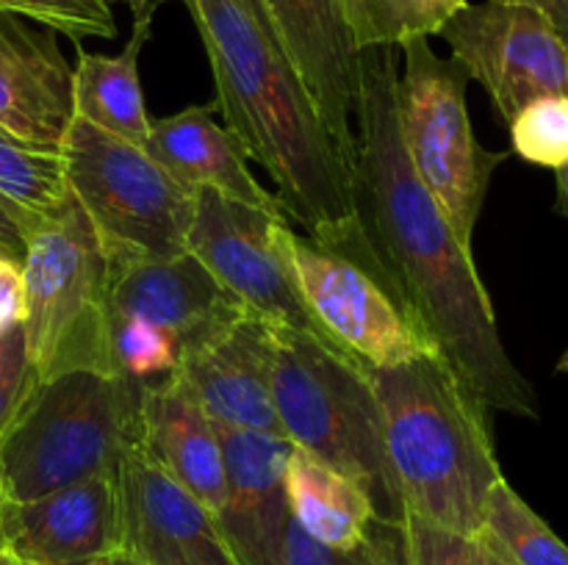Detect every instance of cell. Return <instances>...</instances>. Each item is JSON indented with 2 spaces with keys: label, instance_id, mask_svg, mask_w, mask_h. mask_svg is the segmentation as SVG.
<instances>
[{
  "label": "cell",
  "instance_id": "cell-1",
  "mask_svg": "<svg viewBox=\"0 0 568 565\" xmlns=\"http://www.w3.org/2000/svg\"><path fill=\"white\" fill-rule=\"evenodd\" d=\"M397 75L394 48L361 55L353 177L366 236L419 330L486 408L538 419V397L505 349L471 247L460 242L405 155Z\"/></svg>",
  "mask_w": 568,
  "mask_h": 565
},
{
  "label": "cell",
  "instance_id": "cell-2",
  "mask_svg": "<svg viewBox=\"0 0 568 565\" xmlns=\"http://www.w3.org/2000/svg\"><path fill=\"white\" fill-rule=\"evenodd\" d=\"M203 39L222 125L275 183L286 219L349 258L375 255L349 161L327 133L261 0H183Z\"/></svg>",
  "mask_w": 568,
  "mask_h": 565
},
{
  "label": "cell",
  "instance_id": "cell-3",
  "mask_svg": "<svg viewBox=\"0 0 568 565\" xmlns=\"http://www.w3.org/2000/svg\"><path fill=\"white\" fill-rule=\"evenodd\" d=\"M369 380L405 513L480 535L486 502L503 480L486 402L438 352L369 369Z\"/></svg>",
  "mask_w": 568,
  "mask_h": 565
},
{
  "label": "cell",
  "instance_id": "cell-4",
  "mask_svg": "<svg viewBox=\"0 0 568 565\" xmlns=\"http://www.w3.org/2000/svg\"><path fill=\"white\" fill-rule=\"evenodd\" d=\"M272 402L281 432L358 482L381 518H405L369 366L308 332L272 327Z\"/></svg>",
  "mask_w": 568,
  "mask_h": 565
},
{
  "label": "cell",
  "instance_id": "cell-5",
  "mask_svg": "<svg viewBox=\"0 0 568 565\" xmlns=\"http://www.w3.org/2000/svg\"><path fill=\"white\" fill-rule=\"evenodd\" d=\"M148 382L75 369L37 382L0 441L9 502L116 474L139 446V410Z\"/></svg>",
  "mask_w": 568,
  "mask_h": 565
},
{
  "label": "cell",
  "instance_id": "cell-6",
  "mask_svg": "<svg viewBox=\"0 0 568 565\" xmlns=\"http://www.w3.org/2000/svg\"><path fill=\"white\" fill-rule=\"evenodd\" d=\"M22 286L33 386L75 369L109 371V260L70 188L28 233Z\"/></svg>",
  "mask_w": 568,
  "mask_h": 565
},
{
  "label": "cell",
  "instance_id": "cell-7",
  "mask_svg": "<svg viewBox=\"0 0 568 565\" xmlns=\"http://www.w3.org/2000/svg\"><path fill=\"white\" fill-rule=\"evenodd\" d=\"M64 183L92 222L105 260L186 255L197 192L139 144L75 116L61 144Z\"/></svg>",
  "mask_w": 568,
  "mask_h": 565
},
{
  "label": "cell",
  "instance_id": "cell-8",
  "mask_svg": "<svg viewBox=\"0 0 568 565\" xmlns=\"http://www.w3.org/2000/svg\"><path fill=\"white\" fill-rule=\"evenodd\" d=\"M399 50L397 116L405 155L460 242L471 247L491 177L508 153L477 142L466 109L469 75L458 61L442 59L427 39H410Z\"/></svg>",
  "mask_w": 568,
  "mask_h": 565
},
{
  "label": "cell",
  "instance_id": "cell-9",
  "mask_svg": "<svg viewBox=\"0 0 568 565\" xmlns=\"http://www.w3.org/2000/svg\"><path fill=\"white\" fill-rule=\"evenodd\" d=\"M281 247L300 297L322 330L369 369L438 352L416 325L381 258L358 260L281 227ZM442 355V352H438Z\"/></svg>",
  "mask_w": 568,
  "mask_h": 565
},
{
  "label": "cell",
  "instance_id": "cell-10",
  "mask_svg": "<svg viewBox=\"0 0 568 565\" xmlns=\"http://www.w3.org/2000/svg\"><path fill=\"white\" fill-rule=\"evenodd\" d=\"M286 222L283 214L236 203L214 188H200L186 249L250 314L336 343L322 330L294 286L281 247V227Z\"/></svg>",
  "mask_w": 568,
  "mask_h": 565
},
{
  "label": "cell",
  "instance_id": "cell-11",
  "mask_svg": "<svg viewBox=\"0 0 568 565\" xmlns=\"http://www.w3.org/2000/svg\"><path fill=\"white\" fill-rule=\"evenodd\" d=\"M438 37L469 81L486 89L505 122L532 100L568 94V50L547 14L532 3H469Z\"/></svg>",
  "mask_w": 568,
  "mask_h": 565
},
{
  "label": "cell",
  "instance_id": "cell-12",
  "mask_svg": "<svg viewBox=\"0 0 568 565\" xmlns=\"http://www.w3.org/2000/svg\"><path fill=\"white\" fill-rule=\"evenodd\" d=\"M120 552L148 565H239L220 518L139 446L116 465Z\"/></svg>",
  "mask_w": 568,
  "mask_h": 565
},
{
  "label": "cell",
  "instance_id": "cell-13",
  "mask_svg": "<svg viewBox=\"0 0 568 565\" xmlns=\"http://www.w3.org/2000/svg\"><path fill=\"white\" fill-rule=\"evenodd\" d=\"M120 552L116 474L75 482L0 513V565H94Z\"/></svg>",
  "mask_w": 568,
  "mask_h": 565
},
{
  "label": "cell",
  "instance_id": "cell-14",
  "mask_svg": "<svg viewBox=\"0 0 568 565\" xmlns=\"http://www.w3.org/2000/svg\"><path fill=\"white\" fill-rule=\"evenodd\" d=\"M272 327L242 308L183 347L178 374L216 424L281 432L272 402Z\"/></svg>",
  "mask_w": 568,
  "mask_h": 565
},
{
  "label": "cell",
  "instance_id": "cell-15",
  "mask_svg": "<svg viewBox=\"0 0 568 565\" xmlns=\"http://www.w3.org/2000/svg\"><path fill=\"white\" fill-rule=\"evenodd\" d=\"M297 66L338 153L355 166L361 55L344 28L338 0H261Z\"/></svg>",
  "mask_w": 568,
  "mask_h": 565
},
{
  "label": "cell",
  "instance_id": "cell-16",
  "mask_svg": "<svg viewBox=\"0 0 568 565\" xmlns=\"http://www.w3.org/2000/svg\"><path fill=\"white\" fill-rule=\"evenodd\" d=\"M220 427L225 504L216 513L239 565H275L292 521L286 469L294 443L283 432Z\"/></svg>",
  "mask_w": 568,
  "mask_h": 565
},
{
  "label": "cell",
  "instance_id": "cell-17",
  "mask_svg": "<svg viewBox=\"0 0 568 565\" xmlns=\"http://www.w3.org/2000/svg\"><path fill=\"white\" fill-rule=\"evenodd\" d=\"M75 120V66L55 31L0 14V127L39 150L59 153Z\"/></svg>",
  "mask_w": 568,
  "mask_h": 565
},
{
  "label": "cell",
  "instance_id": "cell-18",
  "mask_svg": "<svg viewBox=\"0 0 568 565\" xmlns=\"http://www.w3.org/2000/svg\"><path fill=\"white\" fill-rule=\"evenodd\" d=\"M244 305L194 255L109 260V319H136L186 347Z\"/></svg>",
  "mask_w": 568,
  "mask_h": 565
},
{
  "label": "cell",
  "instance_id": "cell-19",
  "mask_svg": "<svg viewBox=\"0 0 568 565\" xmlns=\"http://www.w3.org/2000/svg\"><path fill=\"white\" fill-rule=\"evenodd\" d=\"M139 449L205 507L220 513L225 504L220 427L178 371L144 386Z\"/></svg>",
  "mask_w": 568,
  "mask_h": 565
},
{
  "label": "cell",
  "instance_id": "cell-20",
  "mask_svg": "<svg viewBox=\"0 0 568 565\" xmlns=\"http://www.w3.org/2000/svg\"><path fill=\"white\" fill-rule=\"evenodd\" d=\"M144 150L189 192L214 188L236 203L283 214L281 199L255 181L242 144L214 120L211 105H189L172 116H150Z\"/></svg>",
  "mask_w": 568,
  "mask_h": 565
},
{
  "label": "cell",
  "instance_id": "cell-21",
  "mask_svg": "<svg viewBox=\"0 0 568 565\" xmlns=\"http://www.w3.org/2000/svg\"><path fill=\"white\" fill-rule=\"evenodd\" d=\"M164 0H128L131 39L116 55L89 53L75 42V116L125 142L148 147L150 114L144 109L139 55L153 33V17Z\"/></svg>",
  "mask_w": 568,
  "mask_h": 565
},
{
  "label": "cell",
  "instance_id": "cell-22",
  "mask_svg": "<svg viewBox=\"0 0 568 565\" xmlns=\"http://www.w3.org/2000/svg\"><path fill=\"white\" fill-rule=\"evenodd\" d=\"M292 521L314 541L333 548L364 546L375 507L364 487L333 465L294 446L286 469Z\"/></svg>",
  "mask_w": 568,
  "mask_h": 565
},
{
  "label": "cell",
  "instance_id": "cell-23",
  "mask_svg": "<svg viewBox=\"0 0 568 565\" xmlns=\"http://www.w3.org/2000/svg\"><path fill=\"white\" fill-rule=\"evenodd\" d=\"M466 6L469 0H338L344 28L358 53L438 37Z\"/></svg>",
  "mask_w": 568,
  "mask_h": 565
},
{
  "label": "cell",
  "instance_id": "cell-24",
  "mask_svg": "<svg viewBox=\"0 0 568 565\" xmlns=\"http://www.w3.org/2000/svg\"><path fill=\"white\" fill-rule=\"evenodd\" d=\"M477 537L510 565H568L566 543L505 476L488 496Z\"/></svg>",
  "mask_w": 568,
  "mask_h": 565
},
{
  "label": "cell",
  "instance_id": "cell-25",
  "mask_svg": "<svg viewBox=\"0 0 568 565\" xmlns=\"http://www.w3.org/2000/svg\"><path fill=\"white\" fill-rule=\"evenodd\" d=\"M61 153L39 150L0 127V197L28 214L44 216L64 199Z\"/></svg>",
  "mask_w": 568,
  "mask_h": 565
},
{
  "label": "cell",
  "instance_id": "cell-26",
  "mask_svg": "<svg viewBox=\"0 0 568 565\" xmlns=\"http://www.w3.org/2000/svg\"><path fill=\"white\" fill-rule=\"evenodd\" d=\"M508 127L516 155L552 172L568 166V94L532 100Z\"/></svg>",
  "mask_w": 568,
  "mask_h": 565
},
{
  "label": "cell",
  "instance_id": "cell-27",
  "mask_svg": "<svg viewBox=\"0 0 568 565\" xmlns=\"http://www.w3.org/2000/svg\"><path fill=\"white\" fill-rule=\"evenodd\" d=\"M0 14L37 22L72 42L116 37L114 0H0Z\"/></svg>",
  "mask_w": 568,
  "mask_h": 565
},
{
  "label": "cell",
  "instance_id": "cell-28",
  "mask_svg": "<svg viewBox=\"0 0 568 565\" xmlns=\"http://www.w3.org/2000/svg\"><path fill=\"white\" fill-rule=\"evenodd\" d=\"M416 565H486L480 537L444 530L414 513H405Z\"/></svg>",
  "mask_w": 568,
  "mask_h": 565
},
{
  "label": "cell",
  "instance_id": "cell-29",
  "mask_svg": "<svg viewBox=\"0 0 568 565\" xmlns=\"http://www.w3.org/2000/svg\"><path fill=\"white\" fill-rule=\"evenodd\" d=\"M31 388L33 374L28 363L26 336H22L20 321H14V325L0 327V441L20 413Z\"/></svg>",
  "mask_w": 568,
  "mask_h": 565
},
{
  "label": "cell",
  "instance_id": "cell-30",
  "mask_svg": "<svg viewBox=\"0 0 568 565\" xmlns=\"http://www.w3.org/2000/svg\"><path fill=\"white\" fill-rule=\"evenodd\" d=\"M275 565H369V554H366V541L358 548H333L314 541L308 532L288 521Z\"/></svg>",
  "mask_w": 568,
  "mask_h": 565
},
{
  "label": "cell",
  "instance_id": "cell-31",
  "mask_svg": "<svg viewBox=\"0 0 568 565\" xmlns=\"http://www.w3.org/2000/svg\"><path fill=\"white\" fill-rule=\"evenodd\" d=\"M366 554H369V565H416L405 518L375 515L366 530Z\"/></svg>",
  "mask_w": 568,
  "mask_h": 565
},
{
  "label": "cell",
  "instance_id": "cell-32",
  "mask_svg": "<svg viewBox=\"0 0 568 565\" xmlns=\"http://www.w3.org/2000/svg\"><path fill=\"white\" fill-rule=\"evenodd\" d=\"M26 286H22V260L0 249V327L22 321Z\"/></svg>",
  "mask_w": 568,
  "mask_h": 565
},
{
  "label": "cell",
  "instance_id": "cell-33",
  "mask_svg": "<svg viewBox=\"0 0 568 565\" xmlns=\"http://www.w3.org/2000/svg\"><path fill=\"white\" fill-rule=\"evenodd\" d=\"M39 219H42V216L28 214V210L17 208L9 199L0 197V249L14 255L17 260L26 258L28 233L33 230V225H37Z\"/></svg>",
  "mask_w": 568,
  "mask_h": 565
},
{
  "label": "cell",
  "instance_id": "cell-34",
  "mask_svg": "<svg viewBox=\"0 0 568 565\" xmlns=\"http://www.w3.org/2000/svg\"><path fill=\"white\" fill-rule=\"evenodd\" d=\"M525 3H532L536 9H541L547 14V20L552 22V28L564 39L568 50V0H525Z\"/></svg>",
  "mask_w": 568,
  "mask_h": 565
},
{
  "label": "cell",
  "instance_id": "cell-35",
  "mask_svg": "<svg viewBox=\"0 0 568 565\" xmlns=\"http://www.w3.org/2000/svg\"><path fill=\"white\" fill-rule=\"evenodd\" d=\"M555 183H558V210L568 216V166L555 172Z\"/></svg>",
  "mask_w": 568,
  "mask_h": 565
},
{
  "label": "cell",
  "instance_id": "cell-36",
  "mask_svg": "<svg viewBox=\"0 0 568 565\" xmlns=\"http://www.w3.org/2000/svg\"><path fill=\"white\" fill-rule=\"evenodd\" d=\"M94 565H148V563H142V559L131 557V554L125 552H111L105 554V557H100Z\"/></svg>",
  "mask_w": 568,
  "mask_h": 565
},
{
  "label": "cell",
  "instance_id": "cell-37",
  "mask_svg": "<svg viewBox=\"0 0 568 565\" xmlns=\"http://www.w3.org/2000/svg\"><path fill=\"white\" fill-rule=\"evenodd\" d=\"M483 543V541H480ZM483 557H486V565H510V563H505L503 557H499L497 552H494V548H488L486 543H483Z\"/></svg>",
  "mask_w": 568,
  "mask_h": 565
},
{
  "label": "cell",
  "instance_id": "cell-38",
  "mask_svg": "<svg viewBox=\"0 0 568 565\" xmlns=\"http://www.w3.org/2000/svg\"><path fill=\"white\" fill-rule=\"evenodd\" d=\"M6 502H9V496H6V474H3V463H0V513H3Z\"/></svg>",
  "mask_w": 568,
  "mask_h": 565
},
{
  "label": "cell",
  "instance_id": "cell-39",
  "mask_svg": "<svg viewBox=\"0 0 568 565\" xmlns=\"http://www.w3.org/2000/svg\"><path fill=\"white\" fill-rule=\"evenodd\" d=\"M558 371H560V374H568V347H566V352L560 355V360H558Z\"/></svg>",
  "mask_w": 568,
  "mask_h": 565
}]
</instances>
